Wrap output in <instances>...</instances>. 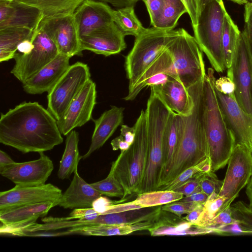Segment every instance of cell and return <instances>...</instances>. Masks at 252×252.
<instances>
[{"label": "cell", "instance_id": "cell-25", "mask_svg": "<svg viewBox=\"0 0 252 252\" xmlns=\"http://www.w3.org/2000/svg\"><path fill=\"white\" fill-rule=\"evenodd\" d=\"M152 236L197 235L212 232L169 212L162 210L154 225L149 230Z\"/></svg>", "mask_w": 252, "mask_h": 252}, {"label": "cell", "instance_id": "cell-46", "mask_svg": "<svg viewBox=\"0 0 252 252\" xmlns=\"http://www.w3.org/2000/svg\"><path fill=\"white\" fill-rule=\"evenodd\" d=\"M203 172H200L174 190L182 193L184 196H189L196 191L201 190L199 186V181Z\"/></svg>", "mask_w": 252, "mask_h": 252}, {"label": "cell", "instance_id": "cell-40", "mask_svg": "<svg viewBox=\"0 0 252 252\" xmlns=\"http://www.w3.org/2000/svg\"><path fill=\"white\" fill-rule=\"evenodd\" d=\"M232 217L243 232L252 233V210L249 205L240 201L230 206Z\"/></svg>", "mask_w": 252, "mask_h": 252}, {"label": "cell", "instance_id": "cell-13", "mask_svg": "<svg viewBox=\"0 0 252 252\" xmlns=\"http://www.w3.org/2000/svg\"><path fill=\"white\" fill-rule=\"evenodd\" d=\"M39 28L53 41L59 54L70 58L82 55L73 14L43 18Z\"/></svg>", "mask_w": 252, "mask_h": 252}, {"label": "cell", "instance_id": "cell-45", "mask_svg": "<svg viewBox=\"0 0 252 252\" xmlns=\"http://www.w3.org/2000/svg\"><path fill=\"white\" fill-rule=\"evenodd\" d=\"M244 33L252 53V2L248 1L244 6Z\"/></svg>", "mask_w": 252, "mask_h": 252}, {"label": "cell", "instance_id": "cell-37", "mask_svg": "<svg viewBox=\"0 0 252 252\" xmlns=\"http://www.w3.org/2000/svg\"><path fill=\"white\" fill-rule=\"evenodd\" d=\"M172 63V57L166 48L128 90L139 85L156 74L163 72L170 75Z\"/></svg>", "mask_w": 252, "mask_h": 252}, {"label": "cell", "instance_id": "cell-57", "mask_svg": "<svg viewBox=\"0 0 252 252\" xmlns=\"http://www.w3.org/2000/svg\"><path fill=\"white\" fill-rule=\"evenodd\" d=\"M246 193L249 200V205L252 210V176L247 185Z\"/></svg>", "mask_w": 252, "mask_h": 252}, {"label": "cell", "instance_id": "cell-53", "mask_svg": "<svg viewBox=\"0 0 252 252\" xmlns=\"http://www.w3.org/2000/svg\"><path fill=\"white\" fill-rule=\"evenodd\" d=\"M111 4L118 8L126 6H134L139 0H96Z\"/></svg>", "mask_w": 252, "mask_h": 252}, {"label": "cell", "instance_id": "cell-56", "mask_svg": "<svg viewBox=\"0 0 252 252\" xmlns=\"http://www.w3.org/2000/svg\"><path fill=\"white\" fill-rule=\"evenodd\" d=\"M15 162L5 152L2 150L0 151V170Z\"/></svg>", "mask_w": 252, "mask_h": 252}, {"label": "cell", "instance_id": "cell-52", "mask_svg": "<svg viewBox=\"0 0 252 252\" xmlns=\"http://www.w3.org/2000/svg\"><path fill=\"white\" fill-rule=\"evenodd\" d=\"M111 145L114 151L120 150L121 151H125L130 146L121 134L112 140Z\"/></svg>", "mask_w": 252, "mask_h": 252}, {"label": "cell", "instance_id": "cell-1", "mask_svg": "<svg viewBox=\"0 0 252 252\" xmlns=\"http://www.w3.org/2000/svg\"><path fill=\"white\" fill-rule=\"evenodd\" d=\"M63 141L57 120L37 102H24L1 114L0 142L23 154L49 151Z\"/></svg>", "mask_w": 252, "mask_h": 252}, {"label": "cell", "instance_id": "cell-48", "mask_svg": "<svg viewBox=\"0 0 252 252\" xmlns=\"http://www.w3.org/2000/svg\"><path fill=\"white\" fill-rule=\"evenodd\" d=\"M117 202L101 195L93 201L92 208L96 212L98 216L107 214H108L110 206Z\"/></svg>", "mask_w": 252, "mask_h": 252}, {"label": "cell", "instance_id": "cell-51", "mask_svg": "<svg viewBox=\"0 0 252 252\" xmlns=\"http://www.w3.org/2000/svg\"><path fill=\"white\" fill-rule=\"evenodd\" d=\"M135 128L134 126H129L123 124L121 128V135L125 140L130 145L133 143L135 137Z\"/></svg>", "mask_w": 252, "mask_h": 252}, {"label": "cell", "instance_id": "cell-39", "mask_svg": "<svg viewBox=\"0 0 252 252\" xmlns=\"http://www.w3.org/2000/svg\"><path fill=\"white\" fill-rule=\"evenodd\" d=\"M91 185L102 195L109 197H120L121 199H124V190L121 184L115 177L112 167L105 179L93 183Z\"/></svg>", "mask_w": 252, "mask_h": 252}, {"label": "cell", "instance_id": "cell-12", "mask_svg": "<svg viewBox=\"0 0 252 252\" xmlns=\"http://www.w3.org/2000/svg\"><path fill=\"white\" fill-rule=\"evenodd\" d=\"M227 164L219 195L226 198L225 204L230 205L252 176V153L246 147L237 144Z\"/></svg>", "mask_w": 252, "mask_h": 252}, {"label": "cell", "instance_id": "cell-3", "mask_svg": "<svg viewBox=\"0 0 252 252\" xmlns=\"http://www.w3.org/2000/svg\"><path fill=\"white\" fill-rule=\"evenodd\" d=\"M214 69H208L203 80V120L211 170L215 172L228 163L236 140L220 106L215 87Z\"/></svg>", "mask_w": 252, "mask_h": 252}, {"label": "cell", "instance_id": "cell-5", "mask_svg": "<svg viewBox=\"0 0 252 252\" xmlns=\"http://www.w3.org/2000/svg\"><path fill=\"white\" fill-rule=\"evenodd\" d=\"M135 137L129 148L121 153L111 167L114 175L123 188L124 198L138 194L146 168L148 140L145 111L142 110L134 125Z\"/></svg>", "mask_w": 252, "mask_h": 252}, {"label": "cell", "instance_id": "cell-19", "mask_svg": "<svg viewBox=\"0 0 252 252\" xmlns=\"http://www.w3.org/2000/svg\"><path fill=\"white\" fill-rule=\"evenodd\" d=\"M125 35L114 22L80 38L81 49L107 57L126 47Z\"/></svg>", "mask_w": 252, "mask_h": 252}, {"label": "cell", "instance_id": "cell-54", "mask_svg": "<svg viewBox=\"0 0 252 252\" xmlns=\"http://www.w3.org/2000/svg\"><path fill=\"white\" fill-rule=\"evenodd\" d=\"M204 204L198 205L194 208L184 219L195 225L203 211Z\"/></svg>", "mask_w": 252, "mask_h": 252}, {"label": "cell", "instance_id": "cell-7", "mask_svg": "<svg viewBox=\"0 0 252 252\" xmlns=\"http://www.w3.org/2000/svg\"><path fill=\"white\" fill-rule=\"evenodd\" d=\"M177 30L153 27L135 37L133 46L126 56L125 66L128 89L132 87L171 41L181 32Z\"/></svg>", "mask_w": 252, "mask_h": 252}, {"label": "cell", "instance_id": "cell-50", "mask_svg": "<svg viewBox=\"0 0 252 252\" xmlns=\"http://www.w3.org/2000/svg\"><path fill=\"white\" fill-rule=\"evenodd\" d=\"M208 197L209 196L203 192L201 190H199L189 196L184 197L180 200L184 202L204 204Z\"/></svg>", "mask_w": 252, "mask_h": 252}, {"label": "cell", "instance_id": "cell-33", "mask_svg": "<svg viewBox=\"0 0 252 252\" xmlns=\"http://www.w3.org/2000/svg\"><path fill=\"white\" fill-rule=\"evenodd\" d=\"M113 21L126 35L138 36L146 29L136 16L134 6L113 10Z\"/></svg>", "mask_w": 252, "mask_h": 252}, {"label": "cell", "instance_id": "cell-11", "mask_svg": "<svg viewBox=\"0 0 252 252\" xmlns=\"http://www.w3.org/2000/svg\"><path fill=\"white\" fill-rule=\"evenodd\" d=\"M32 41L34 47L30 53L23 54L16 52L14 58L15 64L10 71L22 83L59 54L53 41L39 27L34 35Z\"/></svg>", "mask_w": 252, "mask_h": 252}, {"label": "cell", "instance_id": "cell-17", "mask_svg": "<svg viewBox=\"0 0 252 252\" xmlns=\"http://www.w3.org/2000/svg\"><path fill=\"white\" fill-rule=\"evenodd\" d=\"M215 90L224 117L235 136L236 144L246 147L252 153V114H248L240 108L234 94L228 95Z\"/></svg>", "mask_w": 252, "mask_h": 252}, {"label": "cell", "instance_id": "cell-29", "mask_svg": "<svg viewBox=\"0 0 252 252\" xmlns=\"http://www.w3.org/2000/svg\"><path fill=\"white\" fill-rule=\"evenodd\" d=\"M36 30L20 27L0 29V62L14 59L19 44L26 39L32 38Z\"/></svg>", "mask_w": 252, "mask_h": 252}, {"label": "cell", "instance_id": "cell-36", "mask_svg": "<svg viewBox=\"0 0 252 252\" xmlns=\"http://www.w3.org/2000/svg\"><path fill=\"white\" fill-rule=\"evenodd\" d=\"M226 198L214 193L209 196L204 204L203 211L195 225L206 228L209 223L223 209L230 206H225Z\"/></svg>", "mask_w": 252, "mask_h": 252}, {"label": "cell", "instance_id": "cell-26", "mask_svg": "<svg viewBox=\"0 0 252 252\" xmlns=\"http://www.w3.org/2000/svg\"><path fill=\"white\" fill-rule=\"evenodd\" d=\"M57 205V202L50 201L22 206L0 212V224L11 226L34 222L38 218L46 216L50 210Z\"/></svg>", "mask_w": 252, "mask_h": 252}, {"label": "cell", "instance_id": "cell-14", "mask_svg": "<svg viewBox=\"0 0 252 252\" xmlns=\"http://www.w3.org/2000/svg\"><path fill=\"white\" fill-rule=\"evenodd\" d=\"M96 98V85L91 79L70 103L62 117L57 121L62 134L66 135L74 128L84 125L92 119Z\"/></svg>", "mask_w": 252, "mask_h": 252}, {"label": "cell", "instance_id": "cell-47", "mask_svg": "<svg viewBox=\"0 0 252 252\" xmlns=\"http://www.w3.org/2000/svg\"><path fill=\"white\" fill-rule=\"evenodd\" d=\"M215 89L220 93L231 95L234 94L235 86L234 82L228 76H222L216 80Z\"/></svg>", "mask_w": 252, "mask_h": 252}, {"label": "cell", "instance_id": "cell-15", "mask_svg": "<svg viewBox=\"0 0 252 252\" xmlns=\"http://www.w3.org/2000/svg\"><path fill=\"white\" fill-rule=\"evenodd\" d=\"M57 187L47 184L35 186H16L0 192V213L22 206L37 203L55 201L58 204L62 195Z\"/></svg>", "mask_w": 252, "mask_h": 252}, {"label": "cell", "instance_id": "cell-44", "mask_svg": "<svg viewBox=\"0 0 252 252\" xmlns=\"http://www.w3.org/2000/svg\"><path fill=\"white\" fill-rule=\"evenodd\" d=\"M149 13L151 25L156 27L160 18L163 0H142Z\"/></svg>", "mask_w": 252, "mask_h": 252}, {"label": "cell", "instance_id": "cell-59", "mask_svg": "<svg viewBox=\"0 0 252 252\" xmlns=\"http://www.w3.org/2000/svg\"><path fill=\"white\" fill-rule=\"evenodd\" d=\"M238 4H245L248 1H252V0H229Z\"/></svg>", "mask_w": 252, "mask_h": 252}, {"label": "cell", "instance_id": "cell-38", "mask_svg": "<svg viewBox=\"0 0 252 252\" xmlns=\"http://www.w3.org/2000/svg\"><path fill=\"white\" fill-rule=\"evenodd\" d=\"M210 170H211L210 160L209 158H207L197 164L187 168L173 180L163 185L158 189L174 190L192 179L198 173L207 172Z\"/></svg>", "mask_w": 252, "mask_h": 252}, {"label": "cell", "instance_id": "cell-16", "mask_svg": "<svg viewBox=\"0 0 252 252\" xmlns=\"http://www.w3.org/2000/svg\"><path fill=\"white\" fill-rule=\"evenodd\" d=\"M39 158L36 160L15 163L0 170L1 176L15 185L35 186L45 184L51 175L54 165L49 157L40 152Z\"/></svg>", "mask_w": 252, "mask_h": 252}, {"label": "cell", "instance_id": "cell-24", "mask_svg": "<svg viewBox=\"0 0 252 252\" xmlns=\"http://www.w3.org/2000/svg\"><path fill=\"white\" fill-rule=\"evenodd\" d=\"M101 195L100 192L80 177L77 169L58 205L64 209L92 208L93 201Z\"/></svg>", "mask_w": 252, "mask_h": 252}, {"label": "cell", "instance_id": "cell-6", "mask_svg": "<svg viewBox=\"0 0 252 252\" xmlns=\"http://www.w3.org/2000/svg\"><path fill=\"white\" fill-rule=\"evenodd\" d=\"M227 11L222 0L207 3L199 13L197 24L192 27L194 37L207 56L212 68L218 73L226 69L222 50V36Z\"/></svg>", "mask_w": 252, "mask_h": 252}, {"label": "cell", "instance_id": "cell-8", "mask_svg": "<svg viewBox=\"0 0 252 252\" xmlns=\"http://www.w3.org/2000/svg\"><path fill=\"white\" fill-rule=\"evenodd\" d=\"M172 60L170 75L188 89L206 75L202 51L195 37L182 28L181 33L166 47Z\"/></svg>", "mask_w": 252, "mask_h": 252}, {"label": "cell", "instance_id": "cell-23", "mask_svg": "<svg viewBox=\"0 0 252 252\" xmlns=\"http://www.w3.org/2000/svg\"><path fill=\"white\" fill-rule=\"evenodd\" d=\"M125 108L111 106L97 119L93 120L94 128L91 143L88 152L82 156L83 159L89 158L98 150L112 135L118 126L123 124Z\"/></svg>", "mask_w": 252, "mask_h": 252}, {"label": "cell", "instance_id": "cell-61", "mask_svg": "<svg viewBox=\"0 0 252 252\" xmlns=\"http://www.w3.org/2000/svg\"><path fill=\"white\" fill-rule=\"evenodd\" d=\"M252 2V1H251Z\"/></svg>", "mask_w": 252, "mask_h": 252}, {"label": "cell", "instance_id": "cell-18", "mask_svg": "<svg viewBox=\"0 0 252 252\" xmlns=\"http://www.w3.org/2000/svg\"><path fill=\"white\" fill-rule=\"evenodd\" d=\"M113 10L102 1L84 0L73 14L79 38L114 23Z\"/></svg>", "mask_w": 252, "mask_h": 252}, {"label": "cell", "instance_id": "cell-9", "mask_svg": "<svg viewBox=\"0 0 252 252\" xmlns=\"http://www.w3.org/2000/svg\"><path fill=\"white\" fill-rule=\"evenodd\" d=\"M91 76L87 64L76 62L69 66L48 93L47 109L57 121L62 117L72 101L91 79Z\"/></svg>", "mask_w": 252, "mask_h": 252}, {"label": "cell", "instance_id": "cell-34", "mask_svg": "<svg viewBox=\"0 0 252 252\" xmlns=\"http://www.w3.org/2000/svg\"><path fill=\"white\" fill-rule=\"evenodd\" d=\"M184 196L173 190H154L137 194L132 201L142 208L161 206L182 199Z\"/></svg>", "mask_w": 252, "mask_h": 252}, {"label": "cell", "instance_id": "cell-30", "mask_svg": "<svg viewBox=\"0 0 252 252\" xmlns=\"http://www.w3.org/2000/svg\"><path fill=\"white\" fill-rule=\"evenodd\" d=\"M79 134L72 130L66 135L65 149L60 162L58 177L62 180L68 179L78 169L82 156L78 149Z\"/></svg>", "mask_w": 252, "mask_h": 252}, {"label": "cell", "instance_id": "cell-20", "mask_svg": "<svg viewBox=\"0 0 252 252\" xmlns=\"http://www.w3.org/2000/svg\"><path fill=\"white\" fill-rule=\"evenodd\" d=\"M44 16L33 6L18 0H0V29L20 27L36 30Z\"/></svg>", "mask_w": 252, "mask_h": 252}, {"label": "cell", "instance_id": "cell-4", "mask_svg": "<svg viewBox=\"0 0 252 252\" xmlns=\"http://www.w3.org/2000/svg\"><path fill=\"white\" fill-rule=\"evenodd\" d=\"M148 159L139 193L157 190L159 186L163 162V142L172 111L155 93L151 91L146 109Z\"/></svg>", "mask_w": 252, "mask_h": 252}, {"label": "cell", "instance_id": "cell-42", "mask_svg": "<svg viewBox=\"0 0 252 252\" xmlns=\"http://www.w3.org/2000/svg\"><path fill=\"white\" fill-rule=\"evenodd\" d=\"M231 206V205H230ZM237 221L232 217L230 206L221 210L208 224L206 228L217 231L219 228L235 225Z\"/></svg>", "mask_w": 252, "mask_h": 252}, {"label": "cell", "instance_id": "cell-22", "mask_svg": "<svg viewBox=\"0 0 252 252\" xmlns=\"http://www.w3.org/2000/svg\"><path fill=\"white\" fill-rule=\"evenodd\" d=\"M173 112L183 116H189L192 111L193 101L188 90L179 80L174 78L162 86L151 87Z\"/></svg>", "mask_w": 252, "mask_h": 252}, {"label": "cell", "instance_id": "cell-31", "mask_svg": "<svg viewBox=\"0 0 252 252\" xmlns=\"http://www.w3.org/2000/svg\"><path fill=\"white\" fill-rule=\"evenodd\" d=\"M36 7L44 18L73 14L84 0H18Z\"/></svg>", "mask_w": 252, "mask_h": 252}, {"label": "cell", "instance_id": "cell-55", "mask_svg": "<svg viewBox=\"0 0 252 252\" xmlns=\"http://www.w3.org/2000/svg\"><path fill=\"white\" fill-rule=\"evenodd\" d=\"M33 37L26 39L22 41L17 47V52L23 54H27L30 53L34 47V45L32 41Z\"/></svg>", "mask_w": 252, "mask_h": 252}, {"label": "cell", "instance_id": "cell-27", "mask_svg": "<svg viewBox=\"0 0 252 252\" xmlns=\"http://www.w3.org/2000/svg\"><path fill=\"white\" fill-rule=\"evenodd\" d=\"M159 217L132 223L99 224L71 229L69 231L71 233H79L91 236L125 235L135 231L149 230L153 227Z\"/></svg>", "mask_w": 252, "mask_h": 252}, {"label": "cell", "instance_id": "cell-2", "mask_svg": "<svg viewBox=\"0 0 252 252\" xmlns=\"http://www.w3.org/2000/svg\"><path fill=\"white\" fill-rule=\"evenodd\" d=\"M203 80L188 89L193 101L192 111L189 116H184L185 126L180 144L158 188L173 180L187 168L208 158L203 120Z\"/></svg>", "mask_w": 252, "mask_h": 252}, {"label": "cell", "instance_id": "cell-41", "mask_svg": "<svg viewBox=\"0 0 252 252\" xmlns=\"http://www.w3.org/2000/svg\"><path fill=\"white\" fill-rule=\"evenodd\" d=\"M222 184L223 180H220L211 170L203 172L199 181L201 190L208 196L214 193L219 194Z\"/></svg>", "mask_w": 252, "mask_h": 252}, {"label": "cell", "instance_id": "cell-21", "mask_svg": "<svg viewBox=\"0 0 252 252\" xmlns=\"http://www.w3.org/2000/svg\"><path fill=\"white\" fill-rule=\"evenodd\" d=\"M70 57L59 54L23 84L24 91L31 94L48 93L69 66Z\"/></svg>", "mask_w": 252, "mask_h": 252}, {"label": "cell", "instance_id": "cell-49", "mask_svg": "<svg viewBox=\"0 0 252 252\" xmlns=\"http://www.w3.org/2000/svg\"><path fill=\"white\" fill-rule=\"evenodd\" d=\"M184 3L190 19L192 27L195 26L198 21L199 10L195 0H182Z\"/></svg>", "mask_w": 252, "mask_h": 252}, {"label": "cell", "instance_id": "cell-35", "mask_svg": "<svg viewBox=\"0 0 252 252\" xmlns=\"http://www.w3.org/2000/svg\"><path fill=\"white\" fill-rule=\"evenodd\" d=\"M160 18L156 27L164 30H173L181 16L187 13L182 0H163Z\"/></svg>", "mask_w": 252, "mask_h": 252}, {"label": "cell", "instance_id": "cell-10", "mask_svg": "<svg viewBox=\"0 0 252 252\" xmlns=\"http://www.w3.org/2000/svg\"><path fill=\"white\" fill-rule=\"evenodd\" d=\"M227 69V76L235 84L237 104L245 112L252 114V53L243 32L231 65Z\"/></svg>", "mask_w": 252, "mask_h": 252}, {"label": "cell", "instance_id": "cell-32", "mask_svg": "<svg viewBox=\"0 0 252 252\" xmlns=\"http://www.w3.org/2000/svg\"><path fill=\"white\" fill-rule=\"evenodd\" d=\"M241 34V32L227 12L224 18L222 36V54L226 69L231 65L239 44Z\"/></svg>", "mask_w": 252, "mask_h": 252}, {"label": "cell", "instance_id": "cell-43", "mask_svg": "<svg viewBox=\"0 0 252 252\" xmlns=\"http://www.w3.org/2000/svg\"><path fill=\"white\" fill-rule=\"evenodd\" d=\"M201 204H197L179 200L165 204L161 207V209L163 211L171 213L181 217L183 215L188 214L194 208Z\"/></svg>", "mask_w": 252, "mask_h": 252}, {"label": "cell", "instance_id": "cell-60", "mask_svg": "<svg viewBox=\"0 0 252 252\" xmlns=\"http://www.w3.org/2000/svg\"><path fill=\"white\" fill-rule=\"evenodd\" d=\"M3 0V1H12L13 0Z\"/></svg>", "mask_w": 252, "mask_h": 252}, {"label": "cell", "instance_id": "cell-58", "mask_svg": "<svg viewBox=\"0 0 252 252\" xmlns=\"http://www.w3.org/2000/svg\"><path fill=\"white\" fill-rule=\"evenodd\" d=\"M196 1V3L197 4L198 10H199V13H200V11L203 7V6L208 2H209L211 0H195ZM218 1H220L221 0H217Z\"/></svg>", "mask_w": 252, "mask_h": 252}, {"label": "cell", "instance_id": "cell-28", "mask_svg": "<svg viewBox=\"0 0 252 252\" xmlns=\"http://www.w3.org/2000/svg\"><path fill=\"white\" fill-rule=\"evenodd\" d=\"M184 126V116L172 112L164 137L163 166L161 179L167 171L177 152L183 136Z\"/></svg>", "mask_w": 252, "mask_h": 252}]
</instances>
